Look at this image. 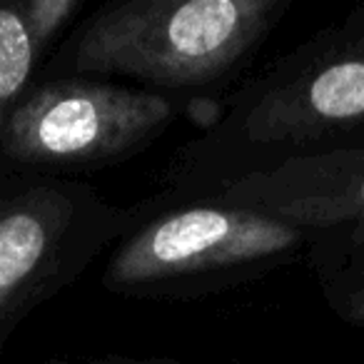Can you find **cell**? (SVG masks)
Returning a JSON list of instances; mask_svg holds the SVG:
<instances>
[{
  "instance_id": "obj_1",
  "label": "cell",
  "mask_w": 364,
  "mask_h": 364,
  "mask_svg": "<svg viewBox=\"0 0 364 364\" xmlns=\"http://www.w3.org/2000/svg\"><path fill=\"white\" fill-rule=\"evenodd\" d=\"M282 0H115L77 21L41 77H127L177 95L215 92L277 26Z\"/></svg>"
},
{
  "instance_id": "obj_2",
  "label": "cell",
  "mask_w": 364,
  "mask_h": 364,
  "mask_svg": "<svg viewBox=\"0 0 364 364\" xmlns=\"http://www.w3.org/2000/svg\"><path fill=\"white\" fill-rule=\"evenodd\" d=\"M317 230L220 195L157 193L110 250L100 282L132 299H193L235 287L292 257Z\"/></svg>"
},
{
  "instance_id": "obj_3",
  "label": "cell",
  "mask_w": 364,
  "mask_h": 364,
  "mask_svg": "<svg viewBox=\"0 0 364 364\" xmlns=\"http://www.w3.org/2000/svg\"><path fill=\"white\" fill-rule=\"evenodd\" d=\"M140 218L75 177L0 167V354L38 307L75 284Z\"/></svg>"
},
{
  "instance_id": "obj_4",
  "label": "cell",
  "mask_w": 364,
  "mask_h": 364,
  "mask_svg": "<svg viewBox=\"0 0 364 364\" xmlns=\"http://www.w3.org/2000/svg\"><path fill=\"white\" fill-rule=\"evenodd\" d=\"M182 105L105 77H41L0 135V167L73 177L120 165L155 145Z\"/></svg>"
},
{
  "instance_id": "obj_5",
  "label": "cell",
  "mask_w": 364,
  "mask_h": 364,
  "mask_svg": "<svg viewBox=\"0 0 364 364\" xmlns=\"http://www.w3.org/2000/svg\"><path fill=\"white\" fill-rule=\"evenodd\" d=\"M46 63L18 0L0 3V135L38 85Z\"/></svg>"
},
{
  "instance_id": "obj_6",
  "label": "cell",
  "mask_w": 364,
  "mask_h": 364,
  "mask_svg": "<svg viewBox=\"0 0 364 364\" xmlns=\"http://www.w3.org/2000/svg\"><path fill=\"white\" fill-rule=\"evenodd\" d=\"M18 8L38 48L46 53V58H50L58 48V38H65L77 26V16L82 13L85 3L82 0H18Z\"/></svg>"
},
{
  "instance_id": "obj_7",
  "label": "cell",
  "mask_w": 364,
  "mask_h": 364,
  "mask_svg": "<svg viewBox=\"0 0 364 364\" xmlns=\"http://www.w3.org/2000/svg\"><path fill=\"white\" fill-rule=\"evenodd\" d=\"M334 302L347 317L354 322H364V287L357 289H337L334 292Z\"/></svg>"
},
{
  "instance_id": "obj_8",
  "label": "cell",
  "mask_w": 364,
  "mask_h": 364,
  "mask_svg": "<svg viewBox=\"0 0 364 364\" xmlns=\"http://www.w3.org/2000/svg\"><path fill=\"white\" fill-rule=\"evenodd\" d=\"M85 364H188L182 359L172 357H130V354H105V357H92Z\"/></svg>"
},
{
  "instance_id": "obj_9",
  "label": "cell",
  "mask_w": 364,
  "mask_h": 364,
  "mask_svg": "<svg viewBox=\"0 0 364 364\" xmlns=\"http://www.w3.org/2000/svg\"><path fill=\"white\" fill-rule=\"evenodd\" d=\"M41 364H70L68 359H63V357H50V359H46V362H41Z\"/></svg>"
},
{
  "instance_id": "obj_10",
  "label": "cell",
  "mask_w": 364,
  "mask_h": 364,
  "mask_svg": "<svg viewBox=\"0 0 364 364\" xmlns=\"http://www.w3.org/2000/svg\"><path fill=\"white\" fill-rule=\"evenodd\" d=\"M359 203L364 205V177H362V182H359Z\"/></svg>"
}]
</instances>
